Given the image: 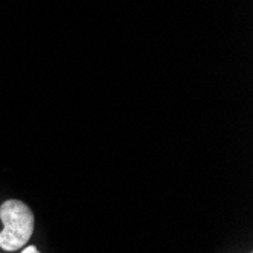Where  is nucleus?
Here are the masks:
<instances>
[{"mask_svg": "<svg viewBox=\"0 0 253 253\" xmlns=\"http://www.w3.org/2000/svg\"><path fill=\"white\" fill-rule=\"evenodd\" d=\"M0 220L3 231L0 232V247L6 252H14L25 247L34 234V212L21 200H6L0 206Z\"/></svg>", "mask_w": 253, "mask_h": 253, "instance_id": "f257e3e1", "label": "nucleus"}, {"mask_svg": "<svg viewBox=\"0 0 253 253\" xmlns=\"http://www.w3.org/2000/svg\"><path fill=\"white\" fill-rule=\"evenodd\" d=\"M21 253H41L35 246H28L26 249H23V252Z\"/></svg>", "mask_w": 253, "mask_h": 253, "instance_id": "f03ea898", "label": "nucleus"}]
</instances>
